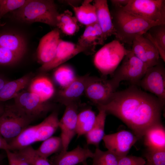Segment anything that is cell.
Returning <instances> with one entry per match:
<instances>
[{"mask_svg":"<svg viewBox=\"0 0 165 165\" xmlns=\"http://www.w3.org/2000/svg\"><path fill=\"white\" fill-rule=\"evenodd\" d=\"M164 105L154 95L132 85L116 91L107 103L97 107L121 120L139 139L149 128L161 123Z\"/></svg>","mask_w":165,"mask_h":165,"instance_id":"1","label":"cell"},{"mask_svg":"<svg viewBox=\"0 0 165 165\" xmlns=\"http://www.w3.org/2000/svg\"><path fill=\"white\" fill-rule=\"evenodd\" d=\"M111 16L116 39L123 44H132L135 38L144 35L152 27L160 24L136 16L120 8L114 7Z\"/></svg>","mask_w":165,"mask_h":165,"instance_id":"2","label":"cell"},{"mask_svg":"<svg viewBox=\"0 0 165 165\" xmlns=\"http://www.w3.org/2000/svg\"><path fill=\"white\" fill-rule=\"evenodd\" d=\"M18 20L26 23L38 22L56 26L59 15L53 0H28L22 6L13 11Z\"/></svg>","mask_w":165,"mask_h":165,"instance_id":"3","label":"cell"},{"mask_svg":"<svg viewBox=\"0 0 165 165\" xmlns=\"http://www.w3.org/2000/svg\"><path fill=\"white\" fill-rule=\"evenodd\" d=\"M129 51L123 43L114 40L105 45L96 52L94 59V65L104 75L113 74Z\"/></svg>","mask_w":165,"mask_h":165,"instance_id":"4","label":"cell"},{"mask_svg":"<svg viewBox=\"0 0 165 165\" xmlns=\"http://www.w3.org/2000/svg\"><path fill=\"white\" fill-rule=\"evenodd\" d=\"M33 120L14 104L5 105L0 116V135L8 143Z\"/></svg>","mask_w":165,"mask_h":165,"instance_id":"5","label":"cell"},{"mask_svg":"<svg viewBox=\"0 0 165 165\" xmlns=\"http://www.w3.org/2000/svg\"><path fill=\"white\" fill-rule=\"evenodd\" d=\"M148 68L146 64L130 50L111 79L117 88L123 81H128L132 85H138Z\"/></svg>","mask_w":165,"mask_h":165,"instance_id":"6","label":"cell"},{"mask_svg":"<svg viewBox=\"0 0 165 165\" xmlns=\"http://www.w3.org/2000/svg\"><path fill=\"white\" fill-rule=\"evenodd\" d=\"M121 8L136 16L165 24L164 0H129L125 6Z\"/></svg>","mask_w":165,"mask_h":165,"instance_id":"7","label":"cell"},{"mask_svg":"<svg viewBox=\"0 0 165 165\" xmlns=\"http://www.w3.org/2000/svg\"><path fill=\"white\" fill-rule=\"evenodd\" d=\"M117 88L111 79L90 76L84 93L97 106L107 103Z\"/></svg>","mask_w":165,"mask_h":165,"instance_id":"8","label":"cell"},{"mask_svg":"<svg viewBox=\"0 0 165 165\" xmlns=\"http://www.w3.org/2000/svg\"><path fill=\"white\" fill-rule=\"evenodd\" d=\"M138 85L165 104V69L161 63L148 68Z\"/></svg>","mask_w":165,"mask_h":165,"instance_id":"9","label":"cell"},{"mask_svg":"<svg viewBox=\"0 0 165 165\" xmlns=\"http://www.w3.org/2000/svg\"><path fill=\"white\" fill-rule=\"evenodd\" d=\"M138 139L134 134L125 130L105 135L103 139L108 150L119 158L127 155L130 148Z\"/></svg>","mask_w":165,"mask_h":165,"instance_id":"10","label":"cell"},{"mask_svg":"<svg viewBox=\"0 0 165 165\" xmlns=\"http://www.w3.org/2000/svg\"><path fill=\"white\" fill-rule=\"evenodd\" d=\"M14 104L33 120L47 112L50 106L30 91H22L14 98Z\"/></svg>","mask_w":165,"mask_h":165,"instance_id":"11","label":"cell"},{"mask_svg":"<svg viewBox=\"0 0 165 165\" xmlns=\"http://www.w3.org/2000/svg\"><path fill=\"white\" fill-rule=\"evenodd\" d=\"M66 106L63 115L59 122L61 130L62 148L61 151L67 150L71 141L76 134L78 106L77 102L71 103Z\"/></svg>","mask_w":165,"mask_h":165,"instance_id":"12","label":"cell"},{"mask_svg":"<svg viewBox=\"0 0 165 165\" xmlns=\"http://www.w3.org/2000/svg\"><path fill=\"white\" fill-rule=\"evenodd\" d=\"M132 45L131 51L148 68L160 63L157 50L151 41L143 35L135 38Z\"/></svg>","mask_w":165,"mask_h":165,"instance_id":"13","label":"cell"},{"mask_svg":"<svg viewBox=\"0 0 165 165\" xmlns=\"http://www.w3.org/2000/svg\"><path fill=\"white\" fill-rule=\"evenodd\" d=\"M61 39L58 28L50 31L41 38L37 50V57L38 62L42 65L53 59Z\"/></svg>","mask_w":165,"mask_h":165,"instance_id":"14","label":"cell"},{"mask_svg":"<svg viewBox=\"0 0 165 165\" xmlns=\"http://www.w3.org/2000/svg\"><path fill=\"white\" fill-rule=\"evenodd\" d=\"M81 52H83V50L77 44L61 39L53 59L42 65L40 70L42 72L50 70Z\"/></svg>","mask_w":165,"mask_h":165,"instance_id":"15","label":"cell"},{"mask_svg":"<svg viewBox=\"0 0 165 165\" xmlns=\"http://www.w3.org/2000/svg\"><path fill=\"white\" fill-rule=\"evenodd\" d=\"M105 40L102 30L97 22L86 27L77 44L82 49L83 53L90 55L95 52L97 45H103Z\"/></svg>","mask_w":165,"mask_h":165,"instance_id":"16","label":"cell"},{"mask_svg":"<svg viewBox=\"0 0 165 165\" xmlns=\"http://www.w3.org/2000/svg\"><path fill=\"white\" fill-rule=\"evenodd\" d=\"M94 152L88 148L78 146L70 151H61L50 162L52 165H76L92 158Z\"/></svg>","mask_w":165,"mask_h":165,"instance_id":"17","label":"cell"},{"mask_svg":"<svg viewBox=\"0 0 165 165\" xmlns=\"http://www.w3.org/2000/svg\"><path fill=\"white\" fill-rule=\"evenodd\" d=\"M90 76L86 75L76 77L69 85L58 93L59 101L65 106L77 101L84 93Z\"/></svg>","mask_w":165,"mask_h":165,"instance_id":"18","label":"cell"},{"mask_svg":"<svg viewBox=\"0 0 165 165\" xmlns=\"http://www.w3.org/2000/svg\"><path fill=\"white\" fill-rule=\"evenodd\" d=\"M96 10L97 22L103 32L105 40L115 35V31L107 1L95 0L93 3Z\"/></svg>","mask_w":165,"mask_h":165,"instance_id":"19","label":"cell"},{"mask_svg":"<svg viewBox=\"0 0 165 165\" xmlns=\"http://www.w3.org/2000/svg\"><path fill=\"white\" fill-rule=\"evenodd\" d=\"M143 137L148 150H165V130L161 123L149 128Z\"/></svg>","mask_w":165,"mask_h":165,"instance_id":"20","label":"cell"},{"mask_svg":"<svg viewBox=\"0 0 165 165\" xmlns=\"http://www.w3.org/2000/svg\"><path fill=\"white\" fill-rule=\"evenodd\" d=\"M36 127V125H29L10 141L8 144L10 150L19 151L30 146L31 144L37 142Z\"/></svg>","mask_w":165,"mask_h":165,"instance_id":"21","label":"cell"},{"mask_svg":"<svg viewBox=\"0 0 165 165\" xmlns=\"http://www.w3.org/2000/svg\"><path fill=\"white\" fill-rule=\"evenodd\" d=\"M31 75H27L18 79L7 81L0 90V102L14 98L30 82Z\"/></svg>","mask_w":165,"mask_h":165,"instance_id":"22","label":"cell"},{"mask_svg":"<svg viewBox=\"0 0 165 165\" xmlns=\"http://www.w3.org/2000/svg\"><path fill=\"white\" fill-rule=\"evenodd\" d=\"M98 110L99 112L93 127L85 135L87 144L95 145L97 147L105 135V127L107 115L105 110Z\"/></svg>","mask_w":165,"mask_h":165,"instance_id":"23","label":"cell"},{"mask_svg":"<svg viewBox=\"0 0 165 165\" xmlns=\"http://www.w3.org/2000/svg\"><path fill=\"white\" fill-rule=\"evenodd\" d=\"M59 121L57 113L54 112L36 125L37 142L43 141L52 136L59 128Z\"/></svg>","mask_w":165,"mask_h":165,"instance_id":"24","label":"cell"},{"mask_svg":"<svg viewBox=\"0 0 165 165\" xmlns=\"http://www.w3.org/2000/svg\"><path fill=\"white\" fill-rule=\"evenodd\" d=\"M92 0H85L79 6H71L78 22L86 26L97 22L96 10Z\"/></svg>","mask_w":165,"mask_h":165,"instance_id":"25","label":"cell"},{"mask_svg":"<svg viewBox=\"0 0 165 165\" xmlns=\"http://www.w3.org/2000/svg\"><path fill=\"white\" fill-rule=\"evenodd\" d=\"M29 91L37 95L42 101L46 102L54 93V89L51 81L45 77L36 78L31 82Z\"/></svg>","mask_w":165,"mask_h":165,"instance_id":"26","label":"cell"},{"mask_svg":"<svg viewBox=\"0 0 165 165\" xmlns=\"http://www.w3.org/2000/svg\"><path fill=\"white\" fill-rule=\"evenodd\" d=\"M0 46L23 56L26 49L24 38L18 34L11 33L0 34Z\"/></svg>","mask_w":165,"mask_h":165,"instance_id":"27","label":"cell"},{"mask_svg":"<svg viewBox=\"0 0 165 165\" xmlns=\"http://www.w3.org/2000/svg\"><path fill=\"white\" fill-rule=\"evenodd\" d=\"M153 43L157 50L160 57L165 61V24L152 27L143 35Z\"/></svg>","mask_w":165,"mask_h":165,"instance_id":"28","label":"cell"},{"mask_svg":"<svg viewBox=\"0 0 165 165\" xmlns=\"http://www.w3.org/2000/svg\"><path fill=\"white\" fill-rule=\"evenodd\" d=\"M78 22L72 13L67 10L57 16L56 26L65 34L73 35L79 30Z\"/></svg>","mask_w":165,"mask_h":165,"instance_id":"29","label":"cell"},{"mask_svg":"<svg viewBox=\"0 0 165 165\" xmlns=\"http://www.w3.org/2000/svg\"><path fill=\"white\" fill-rule=\"evenodd\" d=\"M96 117L94 112L90 109H84L78 113L76 126L78 137L85 135L91 129Z\"/></svg>","mask_w":165,"mask_h":165,"instance_id":"30","label":"cell"},{"mask_svg":"<svg viewBox=\"0 0 165 165\" xmlns=\"http://www.w3.org/2000/svg\"><path fill=\"white\" fill-rule=\"evenodd\" d=\"M42 141L35 151L44 158L47 159L51 155L62 149V141L60 137L52 136Z\"/></svg>","mask_w":165,"mask_h":165,"instance_id":"31","label":"cell"},{"mask_svg":"<svg viewBox=\"0 0 165 165\" xmlns=\"http://www.w3.org/2000/svg\"><path fill=\"white\" fill-rule=\"evenodd\" d=\"M53 76L56 82L63 88L70 84L76 77L73 68L68 65H61L58 68Z\"/></svg>","mask_w":165,"mask_h":165,"instance_id":"32","label":"cell"},{"mask_svg":"<svg viewBox=\"0 0 165 165\" xmlns=\"http://www.w3.org/2000/svg\"><path fill=\"white\" fill-rule=\"evenodd\" d=\"M119 158L109 151H103L97 147L94 152L92 165H118Z\"/></svg>","mask_w":165,"mask_h":165,"instance_id":"33","label":"cell"},{"mask_svg":"<svg viewBox=\"0 0 165 165\" xmlns=\"http://www.w3.org/2000/svg\"><path fill=\"white\" fill-rule=\"evenodd\" d=\"M15 152L24 159L30 165H52L47 159L39 155L31 146Z\"/></svg>","mask_w":165,"mask_h":165,"instance_id":"34","label":"cell"},{"mask_svg":"<svg viewBox=\"0 0 165 165\" xmlns=\"http://www.w3.org/2000/svg\"><path fill=\"white\" fill-rule=\"evenodd\" d=\"M23 56L0 46V65H9L18 62Z\"/></svg>","mask_w":165,"mask_h":165,"instance_id":"35","label":"cell"},{"mask_svg":"<svg viewBox=\"0 0 165 165\" xmlns=\"http://www.w3.org/2000/svg\"><path fill=\"white\" fill-rule=\"evenodd\" d=\"M28 0H0V19L9 12L17 10Z\"/></svg>","mask_w":165,"mask_h":165,"instance_id":"36","label":"cell"},{"mask_svg":"<svg viewBox=\"0 0 165 165\" xmlns=\"http://www.w3.org/2000/svg\"><path fill=\"white\" fill-rule=\"evenodd\" d=\"M145 157L146 162L152 165H165V150L148 149Z\"/></svg>","mask_w":165,"mask_h":165,"instance_id":"37","label":"cell"},{"mask_svg":"<svg viewBox=\"0 0 165 165\" xmlns=\"http://www.w3.org/2000/svg\"><path fill=\"white\" fill-rule=\"evenodd\" d=\"M146 163L141 157L127 155L119 158L118 165H145Z\"/></svg>","mask_w":165,"mask_h":165,"instance_id":"38","label":"cell"},{"mask_svg":"<svg viewBox=\"0 0 165 165\" xmlns=\"http://www.w3.org/2000/svg\"><path fill=\"white\" fill-rule=\"evenodd\" d=\"M5 151L9 165H30L24 159L16 152L9 150Z\"/></svg>","mask_w":165,"mask_h":165,"instance_id":"39","label":"cell"},{"mask_svg":"<svg viewBox=\"0 0 165 165\" xmlns=\"http://www.w3.org/2000/svg\"><path fill=\"white\" fill-rule=\"evenodd\" d=\"M129 0H111L112 4L115 8H122L125 6L129 2Z\"/></svg>","mask_w":165,"mask_h":165,"instance_id":"40","label":"cell"},{"mask_svg":"<svg viewBox=\"0 0 165 165\" xmlns=\"http://www.w3.org/2000/svg\"><path fill=\"white\" fill-rule=\"evenodd\" d=\"M0 149L5 151L10 150V147L8 142L0 135Z\"/></svg>","mask_w":165,"mask_h":165,"instance_id":"41","label":"cell"},{"mask_svg":"<svg viewBox=\"0 0 165 165\" xmlns=\"http://www.w3.org/2000/svg\"><path fill=\"white\" fill-rule=\"evenodd\" d=\"M7 82L5 79L0 76V90Z\"/></svg>","mask_w":165,"mask_h":165,"instance_id":"42","label":"cell"},{"mask_svg":"<svg viewBox=\"0 0 165 165\" xmlns=\"http://www.w3.org/2000/svg\"><path fill=\"white\" fill-rule=\"evenodd\" d=\"M2 102H0V116L4 112L5 105L2 104Z\"/></svg>","mask_w":165,"mask_h":165,"instance_id":"43","label":"cell"},{"mask_svg":"<svg viewBox=\"0 0 165 165\" xmlns=\"http://www.w3.org/2000/svg\"><path fill=\"white\" fill-rule=\"evenodd\" d=\"M4 155L3 154L0 153V164H1V162L4 159Z\"/></svg>","mask_w":165,"mask_h":165,"instance_id":"44","label":"cell"},{"mask_svg":"<svg viewBox=\"0 0 165 165\" xmlns=\"http://www.w3.org/2000/svg\"><path fill=\"white\" fill-rule=\"evenodd\" d=\"M83 163V165H88L86 161H85L83 163Z\"/></svg>","mask_w":165,"mask_h":165,"instance_id":"45","label":"cell"},{"mask_svg":"<svg viewBox=\"0 0 165 165\" xmlns=\"http://www.w3.org/2000/svg\"><path fill=\"white\" fill-rule=\"evenodd\" d=\"M145 165H152L146 162V163Z\"/></svg>","mask_w":165,"mask_h":165,"instance_id":"46","label":"cell"},{"mask_svg":"<svg viewBox=\"0 0 165 165\" xmlns=\"http://www.w3.org/2000/svg\"></svg>","mask_w":165,"mask_h":165,"instance_id":"47","label":"cell"}]
</instances>
